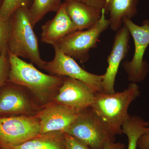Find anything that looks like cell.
<instances>
[{
  "label": "cell",
  "mask_w": 149,
  "mask_h": 149,
  "mask_svg": "<svg viewBox=\"0 0 149 149\" xmlns=\"http://www.w3.org/2000/svg\"><path fill=\"white\" fill-rule=\"evenodd\" d=\"M10 68L7 83L22 85L32 94L41 106L54 100L63 83V77L48 74L38 70L8 51Z\"/></svg>",
  "instance_id": "obj_1"
},
{
  "label": "cell",
  "mask_w": 149,
  "mask_h": 149,
  "mask_svg": "<svg viewBox=\"0 0 149 149\" xmlns=\"http://www.w3.org/2000/svg\"><path fill=\"white\" fill-rule=\"evenodd\" d=\"M141 93L139 85L132 83L121 92L97 93L91 107L115 135H121L122 125L130 116L128 108Z\"/></svg>",
  "instance_id": "obj_2"
},
{
  "label": "cell",
  "mask_w": 149,
  "mask_h": 149,
  "mask_svg": "<svg viewBox=\"0 0 149 149\" xmlns=\"http://www.w3.org/2000/svg\"><path fill=\"white\" fill-rule=\"evenodd\" d=\"M8 50L19 57L27 58L41 69L46 63L41 58L37 35L31 24L29 8L17 10L9 18Z\"/></svg>",
  "instance_id": "obj_3"
},
{
  "label": "cell",
  "mask_w": 149,
  "mask_h": 149,
  "mask_svg": "<svg viewBox=\"0 0 149 149\" xmlns=\"http://www.w3.org/2000/svg\"><path fill=\"white\" fill-rule=\"evenodd\" d=\"M64 133L91 149H104L106 145L116 142V136L91 107L80 111Z\"/></svg>",
  "instance_id": "obj_4"
},
{
  "label": "cell",
  "mask_w": 149,
  "mask_h": 149,
  "mask_svg": "<svg viewBox=\"0 0 149 149\" xmlns=\"http://www.w3.org/2000/svg\"><path fill=\"white\" fill-rule=\"evenodd\" d=\"M106 13L105 9H102L100 18L93 27L72 32L55 45L74 60H79L82 63L87 62L90 58V50L97 47L102 33L109 27V20L106 17Z\"/></svg>",
  "instance_id": "obj_5"
},
{
  "label": "cell",
  "mask_w": 149,
  "mask_h": 149,
  "mask_svg": "<svg viewBox=\"0 0 149 149\" xmlns=\"http://www.w3.org/2000/svg\"><path fill=\"white\" fill-rule=\"evenodd\" d=\"M123 24L133 37L135 51L131 61H125L123 67L127 74L128 81L132 83L142 82L149 72V64L144 60V56L149 45V19H145L141 25L135 24L132 19L124 18Z\"/></svg>",
  "instance_id": "obj_6"
},
{
  "label": "cell",
  "mask_w": 149,
  "mask_h": 149,
  "mask_svg": "<svg viewBox=\"0 0 149 149\" xmlns=\"http://www.w3.org/2000/svg\"><path fill=\"white\" fill-rule=\"evenodd\" d=\"M43 108L22 85L7 83L0 88V118L37 115Z\"/></svg>",
  "instance_id": "obj_7"
},
{
  "label": "cell",
  "mask_w": 149,
  "mask_h": 149,
  "mask_svg": "<svg viewBox=\"0 0 149 149\" xmlns=\"http://www.w3.org/2000/svg\"><path fill=\"white\" fill-rule=\"evenodd\" d=\"M41 132L37 116L0 118V149H11L35 138Z\"/></svg>",
  "instance_id": "obj_8"
},
{
  "label": "cell",
  "mask_w": 149,
  "mask_h": 149,
  "mask_svg": "<svg viewBox=\"0 0 149 149\" xmlns=\"http://www.w3.org/2000/svg\"><path fill=\"white\" fill-rule=\"evenodd\" d=\"M52 61L46 62L44 70L50 74L67 77L82 81L96 93H102V75L93 74L81 67L75 60L65 55L56 46Z\"/></svg>",
  "instance_id": "obj_9"
},
{
  "label": "cell",
  "mask_w": 149,
  "mask_h": 149,
  "mask_svg": "<svg viewBox=\"0 0 149 149\" xmlns=\"http://www.w3.org/2000/svg\"><path fill=\"white\" fill-rule=\"evenodd\" d=\"M96 93L82 81L63 77V83L53 101L80 112L92 107Z\"/></svg>",
  "instance_id": "obj_10"
},
{
  "label": "cell",
  "mask_w": 149,
  "mask_h": 149,
  "mask_svg": "<svg viewBox=\"0 0 149 149\" xmlns=\"http://www.w3.org/2000/svg\"><path fill=\"white\" fill-rule=\"evenodd\" d=\"M130 34L124 24L116 31L110 53L108 57V67L102 74V93H115L114 84L120 63L129 51Z\"/></svg>",
  "instance_id": "obj_11"
},
{
  "label": "cell",
  "mask_w": 149,
  "mask_h": 149,
  "mask_svg": "<svg viewBox=\"0 0 149 149\" xmlns=\"http://www.w3.org/2000/svg\"><path fill=\"white\" fill-rule=\"evenodd\" d=\"M80 112L56 102H51L36 115L40 119L41 133L52 131L65 133Z\"/></svg>",
  "instance_id": "obj_12"
},
{
  "label": "cell",
  "mask_w": 149,
  "mask_h": 149,
  "mask_svg": "<svg viewBox=\"0 0 149 149\" xmlns=\"http://www.w3.org/2000/svg\"><path fill=\"white\" fill-rule=\"evenodd\" d=\"M42 29L41 41L52 46L68 35L77 31L67 13L63 3L54 17L46 22L42 26Z\"/></svg>",
  "instance_id": "obj_13"
},
{
  "label": "cell",
  "mask_w": 149,
  "mask_h": 149,
  "mask_svg": "<svg viewBox=\"0 0 149 149\" xmlns=\"http://www.w3.org/2000/svg\"><path fill=\"white\" fill-rule=\"evenodd\" d=\"M67 13L78 31L90 29L101 16L102 10L74 1H65Z\"/></svg>",
  "instance_id": "obj_14"
},
{
  "label": "cell",
  "mask_w": 149,
  "mask_h": 149,
  "mask_svg": "<svg viewBox=\"0 0 149 149\" xmlns=\"http://www.w3.org/2000/svg\"><path fill=\"white\" fill-rule=\"evenodd\" d=\"M140 0H107L105 10L109 13V27L116 32L122 27L124 18L132 19L138 13Z\"/></svg>",
  "instance_id": "obj_15"
},
{
  "label": "cell",
  "mask_w": 149,
  "mask_h": 149,
  "mask_svg": "<svg viewBox=\"0 0 149 149\" xmlns=\"http://www.w3.org/2000/svg\"><path fill=\"white\" fill-rule=\"evenodd\" d=\"M11 149H66L64 133L52 131L40 133Z\"/></svg>",
  "instance_id": "obj_16"
},
{
  "label": "cell",
  "mask_w": 149,
  "mask_h": 149,
  "mask_svg": "<svg viewBox=\"0 0 149 149\" xmlns=\"http://www.w3.org/2000/svg\"><path fill=\"white\" fill-rule=\"evenodd\" d=\"M122 133L127 136L128 145L126 149H137L139 138L149 133V121L138 116H129L122 126Z\"/></svg>",
  "instance_id": "obj_17"
},
{
  "label": "cell",
  "mask_w": 149,
  "mask_h": 149,
  "mask_svg": "<svg viewBox=\"0 0 149 149\" xmlns=\"http://www.w3.org/2000/svg\"><path fill=\"white\" fill-rule=\"evenodd\" d=\"M63 3L61 0H33L29 8L31 24L33 27L47 13L58 11Z\"/></svg>",
  "instance_id": "obj_18"
},
{
  "label": "cell",
  "mask_w": 149,
  "mask_h": 149,
  "mask_svg": "<svg viewBox=\"0 0 149 149\" xmlns=\"http://www.w3.org/2000/svg\"><path fill=\"white\" fill-rule=\"evenodd\" d=\"M30 0H3L0 6V17L6 20L18 9L28 7Z\"/></svg>",
  "instance_id": "obj_19"
},
{
  "label": "cell",
  "mask_w": 149,
  "mask_h": 149,
  "mask_svg": "<svg viewBox=\"0 0 149 149\" xmlns=\"http://www.w3.org/2000/svg\"><path fill=\"white\" fill-rule=\"evenodd\" d=\"M10 29L9 19L5 20L0 17V55L8 51Z\"/></svg>",
  "instance_id": "obj_20"
},
{
  "label": "cell",
  "mask_w": 149,
  "mask_h": 149,
  "mask_svg": "<svg viewBox=\"0 0 149 149\" xmlns=\"http://www.w3.org/2000/svg\"><path fill=\"white\" fill-rule=\"evenodd\" d=\"M10 68L8 50L0 55V88L7 83Z\"/></svg>",
  "instance_id": "obj_21"
},
{
  "label": "cell",
  "mask_w": 149,
  "mask_h": 149,
  "mask_svg": "<svg viewBox=\"0 0 149 149\" xmlns=\"http://www.w3.org/2000/svg\"><path fill=\"white\" fill-rule=\"evenodd\" d=\"M64 136L66 149H91L66 133H64Z\"/></svg>",
  "instance_id": "obj_22"
},
{
  "label": "cell",
  "mask_w": 149,
  "mask_h": 149,
  "mask_svg": "<svg viewBox=\"0 0 149 149\" xmlns=\"http://www.w3.org/2000/svg\"><path fill=\"white\" fill-rule=\"evenodd\" d=\"M65 1H77L88 5L102 10L103 8L105 9L107 0H65Z\"/></svg>",
  "instance_id": "obj_23"
},
{
  "label": "cell",
  "mask_w": 149,
  "mask_h": 149,
  "mask_svg": "<svg viewBox=\"0 0 149 149\" xmlns=\"http://www.w3.org/2000/svg\"><path fill=\"white\" fill-rule=\"evenodd\" d=\"M139 149H149V133L142 135L138 142Z\"/></svg>",
  "instance_id": "obj_24"
},
{
  "label": "cell",
  "mask_w": 149,
  "mask_h": 149,
  "mask_svg": "<svg viewBox=\"0 0 149 149\" xmlns=\"http://www.w3.org/2000/svg\"><path fill=\"white\" fill-rule=\"evenodd\" d=\"M104 149H126V148L123 143L115 142L106 145Z\"/></svg>",
  "instance_id": "obj_25"
},
{
  "label": "cell",
  "mask_w": 149,
  "mask_h": 149,
  "mask_svg": "<svg viewBox=\"0 0 149 149\" xmlns=\"http://www.w3.org/2000/svg\"></svg>",
  "instance_id": "obj_26"
}]
</instances>
